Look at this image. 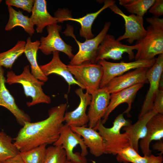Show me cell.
<instances>
[{"mask_svg": "<svg viewBox=\"0 0 163 163\" xmlns=\"http://www.w3.org/2000/svg\"><path fill=\"white\" fill-rule=\"evenodd\" d=\"M67 107L66 103L60 104L48 110V117L45 119L26 123L13 139L14 144L20 152L55 142L64 125Z\"/></svg>", "mask_w": 163, "mask_h": 163, "instance_id": "6da1fadb", "label": "cell"}, {"mask_svg": "<svg viewBox=\"0 0 163 163\" xmlns=\"http://www.w3.org/2000/svg\"><path fill=\"white\" fill-rule=\"evenodd\" d=\"M131 124L130 120L125 118L123 113L116 117L112 127H106L101 122L94 128L102 138L104 154L116 155L130 146L127 135L125 133H121L120 131Z\"/></svg>", "mask_w": 163, "mask_h": 163, "instance_id": "7a4b0ae2", "label": "cell"}, {"mask_svg": "<svg viewBox=\"0 0 163 163\" xmlns=\"http://www.w3.org/2000/svg\"><path fill=\"white\" fill-rule=\"evenodd\" d=\"M146 20L150 25L146 28V35L136 43L140 47L135 56V60H150L163 54V18L153 16Z\"/></svg>", "mask_w": 163, "mask_h": 163, "instance_id": "3957f363", "label": "cell"}, {"mask_svg": "<svg viewBox=\"0 0 163 163\" xmlns=\"http://www.w3.org/2000/svg\"><path fill=\"white\" fill-rule=\"evenodd\" d=\"M6 77V83L10 85L21 84L26 96L31 97V101L26 103L27 107H30L40 103H50L51 97L45 94L42 89V86L44 82L39 80L32 74L29 65L24 66L22 72L20 75H16L11 70L7 72Z\"/></svg>", "mask_w": 163, "mask_h": 163, "instance_id": "277c9868", "label": "cell"}, {"mask_svg": "<svg viewBox=\"0 0 163 163\" xmlns=\"http://www.w3.org/2000/svg\"><path fill=\"white\" fill-rule=\"evenodd\" d=\"M53 145L62 146L66 151L67 161L72 163H87L85 156L88 152L82 138L66 124L62 126L58 139Z\"/></svg>", "mask_w": 163, "mask_h": 163, "instance_id": "5b68a950", "label": "cell"}, {"mask_svg": "<svg viewBox=\"0 0 163 163\" xmlns=\"http://www.w3.org/2000/svg\"><path fill=\"white\" fill-rule=\"evenodd\" d=\"M111 25L109 21L106 22L102 29L94 38L86 40L83 43L77 40L73 34L72 28L69 25L63 33L67 36L73 37L78 46V53L71 59L69 64L72 66L81 65L85 63L95 64V62L98 47Z\"/></svg>", "mask_w": 163, "mask_h": 163, "instance_id": "8992f818", "label": "cell"}, {"mask_svg": "<svg viewBox=\"0 0 163 163\" xmlns=\"http://www.w3.org/2000/svg\"><path fill=\"white\" fill-rule=\"evenodd\" d=\"M75 79L82 85L86 92L92 95L100 88L103 76L102 66L97 63H85L79 65H67Z\"/></svg>", "mask_w": 163, "mask_h": 163, "instance_id": "52a82bcc", "label": "cell"}, {"mask_svg": "<svg viewBox=\"0 0 163 163\" xmlns=\"http://www.w3.org/2000/svg\"><path fill=\"white\" fill-rule=\"evenodd\" d=\"M139 47L138 43L131 46L123 44L117 40L113 36L107 34L98 47L95 64L100 60L111 59L120 60L122 58V55L125 53L128 54L129 60H131L135 58L133 50H137Z\"/></svg>", "mask_w": 163, "mask_h": 163, "instance_id": "ba28073f", "label": "cell"}, {"mask_svg": "<svg viewBox=\"0 0 163 163\" xmlns=\"http://www.w3.org/2000/svg\"><path fill=\"white\" fill-rule=\"evenodd\" d=\"M156 58L148 60H135L129 62H112L105 59L98 60L97 63L103 68V76L100 85V88L105 87L113 78L121 75L131 70L139 68H149L155 63Z\"/></svg>", "mask_w": 163, "mask_h": 163, "instance_id": "9c48e42d", "label": "cell"}, {"mask_svg": "<svg viewBox=\"0 0 163 163\" xmlns=\"http://www.w3.org/2000/svg\"><path fill=\"white\" fill-rule=\"evenodd\" d=\"M109 8L114 13L122 17L125 23V32L116 39L120 41L126 39L130 44L136 40L138 42L143 39L147 34V30L143 26V17L134 14L126 15L114 3Z\"/></svg>", "mask_w": 163, "mask_h": 163, "instance_id": "30bf717a", "label": "cell"}, {"mask_svg": "<svg viewBox=\"0 0 163 163\" xmlns=\"http://www.w3.org/2000/svg\"><path fill=\"white\" fill-rule=\"evenodd\" d=\"M62 29V26L57 24L47 26L48 35L40 38L39 49L46 55L51 54L55 51H61L71 59L74 56L72 52V47L67 44L60 37L59 32Z\"/></svg>", "mask_w": 163, "mask_h": 163, "instance_id": "8fae6325", "label": "cell"}, {"mask_svg": "<svg viewBox=\"0 0 163 163\" xmlns=\"http://www.w3.org/2000/svg\"><path fill=\"white\" fill-rule=\"evenodd\" d=\"M163 71V54L159 55L153 65L148 69L146 77L149 88L138 116L142 117L152 110L154 101L159 89Z\"/></svg>", "mask_w": 163, "mask_h": 163, "instance_id": "7c38bea8", "label": "cell"}, {"mask_svg": "<svg viewBox=\"0 0 163 163\" xmlns=\"http://www.w3.org/2000/svg\"><path fill=\"white\" fill-rule=\"evenodd\" d=\"M149 69L139 68L128 71L113 78L105 87L112 94L137 84L148 83L146 74Z\"/></svg>", "mask_w": 163, "mask_h": 163, "instance_id": "4fadbf2b", "label": "cell"}, {"mask_svg": "<svg viewBox=\"0 0 163 163\" xmlns=\"http://www.w3.org/2000/svg\"><path fill=\"white\" fill-rule=\"evenodd\" d=\"M110 95L106 87L100 88L91 95L87 113L89 127L94 128L101 122L110 101Z\"/></svg>", "mask_w": 163, "mask_h": 163, "instance_id": "5bb4252c", "label": "cell"}, {"mask_svg": "<svg viewBox=\"0 0 163 163\" xmlns=\"http://www.w3.org/2000/svg\"><path fill=\"white\" fill-rule=\"evenodd\" d=\"M104 5L97 11L87 14L80 18H73L71 17L64 14L62 10L59 9L55 14V17L57 19L58 22H62L64 21H72L79 23L81 26L79 30L80 36L86 40L92 39L94 35L91 30L92 26L95 19L106 8L115 3L113 0H106L103 1Z\"/></svg>", "mask_w": 163, "mask_h": 163, "instance_id": "9a60e30c", "label": "cell"}, {"mask_svg": "<svg viewBox=\"0 0 163 163\" xmlns=\"http://www.w3.org/2000/svg\"><path fill=\"white\" fill-rule=\"evenodd\" d=\"M83 90L79 87L75 91L80 99L77 107L74 110L65 114L64 121L70 127L85 126L88 123V118L86 112L88 106L90 104L92 96L86 92L84 93Z\"/></svg>", "mask_w": 163, "mask_h": 163, "instance_id": "2e32d148", "label": "cell"}, {"mask_svg": "<svg viewBox=\"0 0 163 163\" xmlns=\"http://www.w3.org/2000/svg\"><path fill=\"white\" fill-rule=\"evenodd\" d=\"M4 70L0 66V106L7 109L14 116L18 123L23 126L26 122H31L30 117L16 104L14 99L5 86Z\"/></svg>", "mask_w": 163, "mask_h": 163, "instance_id": "e0dca14e", "label": "cell"}, {"mask_svg": "<svg viewBox=\"0 0 163 163\" xmlns=\"http://www.w3.org/2000/svg\"><path fill=\"white\" fill-rule=\"evenodd\" d=\"M144 84H137L118 92L111 94L110 101L106 113L101 120V123L104 124L107 121L110 113L119 105L123 103H126L128 107L123 113L127 115L132 108V104L137 92L143 86Z\"/></svg>", "mask_w": 163, "mask_h": 163, "instance_id": "ac0fdd59", "label": "cell"}, {"mask_svg": "<svg viewBox=\"0 0 163 163\" xmlns=\"http://www.w3.org/2000/svg\"><path fill=\"white\" fill-rule=\"evenodd\" d=\"M163 138V114L157 113L153 116L147 124L145 136L140 139L139 146L144 155L151 154L150 143L153 141H158Z\"/></svg>", "mask_w": 163, "mask_h": 163, "instance_id": "d6986e66", "label": "cell"}, {"mask_svg": "<svg viewBox=\"0 0 163 163\" xmlns=\"http://www.w3.org/2000/svg\"><path fill=\"white\" fill-rule=\"evenodd\" d=\"M70 127L73 132L82 137L84 144L92 155L99 157L104 154L103 139L96 130L85 126Z\"/></svg>", "mask_w": 163, "mask_h": 163, "instance_id": "ffe728a7", "label": "cell"}, {"mask_svg": "<svg viewBox=\"0 0 163 163\" xmlns=\"http://www.w3.org/2000/svg\"><path fill=\"white\" fill-rule=\"evenodd\" d=\"M52 54V58L49 62L39 66L44 75L47 77L52 74L59 75L65 80L69 86L76 85L83 89H85L84 87L75 79L68 69L67 65L61 61L59 57V52L55 51Z\"/></svg>", "mask_w": 163, "mask_h": 163, "instance_id": "44dd1931", "label": "cell"}, {"mask_svg": "<svg viewBox=\"0 0 163 163\" xmlns=\"http://www.w3.org/2000/svg\"><path fill=\"white\" fill-rule=\"evenodd\" d=\"M156 114L152 110L138 118L137 121L133 124H131L122 128L128 137L130 146L138 153L139 140L146 134L147 123Z\"/></svg>", "mask_w": 163, "mask_h": 163, "instance_id": "7402d4cb", "label": "cell"}, {"mask_svg": "<svg viewBox=\"0 0 163 163\" xmlns=\"http://www.w3.org/2000/svg\"><path fill=\"white\" fill-rule=\"evenodd\" d=\"M31 12L30 18L38 33H42L45 27L58 23L57 18L48 12L45 0H35Z\"/></svg>", "mask_w": 163, "mask_h": 163, "instance_id": "603a6c76", "label": "cell"}, {"mask_svg": "<svg viewBox=\"0 0 163 163\" xmlns=\"http://www.w3.org/2000/svg\"><path fill=\"white\" fill-rule=\"evenodd\" d=\"M40 44V40L31 41V37H27L25 46L24 53L30 65L31 73L36 78L45 82L48 78L41 70L37 59V53Z\"/></svg>", "mask_w": 163, "mask_h": 163, "instance_id": "cb8c5ba5", "label": "cell"}, {"mask_svg": "<svg viewBox=\"0 0 163 163\" xmlns=\"http://www.w3.org/2000/svg\"><path fill=\"white\" fill-rule=\"evenodd\" d=\"M9 18L5 27V30L10 31L16 26L22 27L30 36L34 33V25L30 18L24 15L22 12L14 10L12 6L8 5Z\"/></svg>", "mask_w": 163, "mask_h": 163, "instance_id": "d4e9b609", "label": "cell"}, {"mask_svg": "<svg viewBox=\"0 0 163 163\" xmlns=\"http://www.w3.org/2000/svg\"><path fill=\"white\" fill-rule=\"evenodd\" d=\"M26 43L24 40H18L11 49L0 53V66L11 69L16 60L24 53Z\"/></svg>", "mask_w": 163, "mask_h": 163, "instance_id": "484cf974", "label": "cell"}, {"mask_svg": "<svg viewBox=\"0 0 163 163\" xmlns=\"http://www.w3.org/2000/svg\"><path fill=\"white\" fill-rule=\"evenodd\" d=\"M120 5L127 11L137 16L143 17L153 5L155 0H119Z\"/></svg>", "mask_w": 163, "mask_h": 163, "instance_id": "4316f807", "label": "cell"}, {"mask_svg": "<svg viewBox=\"0 0 163 163\" xmlns=\"http://www.w3.org/2000/svg\"><path fill=\"white\" fill-rule=\"evenodd\" d=\"M12 140L4 131H0V163L20 154Z\"/></svg>", "mask_w": 163, "mask_h": 163, "instance_id": "83f0119b", "label": "cell"}, {"mask_svg": "<svg viewBox=\"0 0 163 163\" xmlns=\"http://www.w3.org/2000/svg\"><path fill=\"white\" fill-rule=\"evenodd\" d=\"M46 145H43L20 154L24 163H43L46 151Z\"/></svg>", "mask_w": 163, "mask_h": 163, "instance_id": "f1b7e54d", "label": "cell"}, {"mask_svg": "<svg viewBox=\"0 0 163 163\" xmlns=\"http://www.w3.org/2000/svg\"><path fill=\"white\" fill-rule=\"evenodd\" d=\"M66 151L61 145L51 146L46 148L43 163H66Z\"/></svg>", "mask_w": 163, "mask_h": 163, "instance_id": "f546056e", "label": "cell"}, {"mask_svg": "<svg viewBox=\"0 0 163 163\" xmlns=\"http://www.w3.org/2000/svg\"><path fill=\"white\" fill-rule=\"evenodd\" d=\"M116 155L117 161L124 163H132L134 160L141 156L130 146L124 149Z\"/></svg>", "mask_w": 163, "mask_h": 163, "instance_id": "4dcf8cb0", "label": "cell"}, {"mask_svg": "<svg viewBox=\"0 0 163 163\" xmlns=\"http://www.w3.org/2000/svg\"><path fill=\"white\" fill-rule=\"evenodd\" d=\"M35 0H6V5L20 8L27 11L31 12L35 2Z\"/></svg>", "mask_w": 163, "mask_h": 163, "instance_id": "1f68e13d", "label": "cell"}, {"mask_svg": "<svg viewBox=\"0 0 163 163\" xmlns=\"http://www.w3.org/2000/svg\"><path fill=\"white\" fill-rule=\"evenodd\" d=\"M152 110L156 113L163 114V90L159 88L155 95Z\"/></svg>", "mask_w": 163, "mask_h": 163, "instance_id": "d6a6232c", "label": "cell"}, {"mask_svg": "<svg viewBox=\"0 0 163 163\" xmlns=\"http://www.w3.org/2000/svg\"><path fill=\"white\" fill-rule=\"evenodd\" d=\"M149 12L155 16L159 17L163 15V0H155V2L149 8Z\"/></svg>", "mask_w": 163, "mask_h": 163, "instance_id": "836d02e7", "label": "cell"}, {"mask_svg": "<svg viewBox=\"0 0 163 163\" xmlns=\"http://www.w3.org/2000/svg\"><path fill=\"white\" fill-rule=\"evenodd\" d=\"M156 156L153 155L140 156L134 160L132 163H151L155 158Z\"/></svg>", "mask_w": 163, "mask_h": 163, "instance_id": "e575fe53", "label": "cell"}, {"mask_svg": "<svg viewBox=\"0 0 163 163\" xmlns=\"http://www.w3.org/2000/svg\"><path fill=\"white\" fill-rule=\"evenodd\" d=\"M3 163H24L20 154L14 157L9 158Z\"/></svg>", "mask_w": 163, "mask_h": 163, "instance_id": "d590c367", "label": "cell"}, {"mask_svg": "<svg viewBox=\"0 0 163 163\" xmlns=\"http://www.w3.org/2000/svg\"><path fill=\"white\" fill-rule=\"evenodd\" d=\"M152 147L153 150H157L160 152V154L163 153V142L162 140H158L155 142L152 145Z\"/></svg>", "mask_w": 163, "mask_h": 163, "instance_id": "8d00e7d4", "label": "cell"}, {"mask_svg": "<svg viewBox=\"0 0 163 163\" xmlns=\"http://www.w3.org/2000/svg\"><path fill=\"white\" fill-rule=\"evenodd\" d=\"M151 163H163L162 154H160L156 156L155 158Z\"/></svg>", "mask_w": 163, "mask_h": 163, "instance_id": "74e56055", "label": "cell"}, {"mask_svg": "<svg viewBox=\"0 0 163 163\" xmlns=\"http://www.w3.org/2000/svg\"><path fill=\"white\" fill-rule=\"evenodd\" d=\"M66 163H72L70 161H67L66 162Z\"/></svg>", "mask_w": 163, "mask_h": 163, "instance_id": "f35d334b", "label": "cell"}, {"mask_svg": "<svg viewBox=\"0 0 163 163\" xmlns=\"http://www.w3.org/2000/svg\"><path fill=\"white\" fill-rule=\"evenodd\" d=\"M2 0H0V4H1V2H2Z\"/></svg>", "mask_w": 163, "mask_h": 163, "instance_id": "ab89813d", "label": "cell"}]
</instances>
